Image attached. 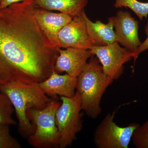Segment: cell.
Listing matches in <instances>:
<instances>
[{
    "mask_svg": "<svg viewBox=\"0 0 148 148\" xmlns=\"http://www.w3.org/2000/svg\"><path fill=\"white\" fill-rule=\"evenodd\" d=\"M35 0L0 9V85L40 83L54 71L58 49L34 14Z\"/></svg>",
    "mask_w": 148,
    "mask_h": 148,
    "instance_id": "cell-1",
    "label": "cell"
},
{
    "mask_svg": "<svg viewBox=\"0 0 148 148\" xmlns=\"http://www.w3.org/2000/svg\"><path fill=\"white\" fill-rule=\"evenodd\" d=\"M114 80L106 75L98 58L92 54L77 77L76 90L81 99L82 110L95 119L101 114V102L104 92Z\"/></svg>",
    "mask_w": 148,
    "mask_h": 148,
    "instance_id": "cell-2",
    "label": "cell"
},
{
    "mask_svg": "<svg viewBox=\"0 0 148 148\" xmlns=\"http://www.w3.org/2000/svg\"><path fill=\"white\" fill-rule=\"evenodd\" d=\"M0 92L10 99L18 120L19 132L23 137L28 138L35 132L36 127L27 117V111L44 109L53 98L44 93L39 83L0 85Z\"/></svg>",
    "mask_w": 148,
    "mask_h": 148,
    "instance_id": "cell-3",
    "label": "cell"
},
{
    "mask_svg": "<svg viewBox=\"0 0 148 148\" xmlns=\"http://www.w3.org/2000/svg\"><path fill=\"white\" fill-rule=\"evenodd\" d=\"M61 104L57 99L53 98L44 109L27 111V117L36 127L35 132L28 138L30 145L36 148H59L60 135L56 114Z\"/></svg>",
    "mask_w": 148,
    "mask_h": 148,
    "instance_id": "cell-4",
    "label": "cell"
},
{
    "mask_svg": "<svg viewBox=\"0 0 148 148\" xmlns=\"http://www.w3.org/2000/svg\"><path fill=\"white\" fill-rule=\"evenodd\" d=\"M61 104L56 114V123L60 135L59 148L72 145L77 134L83 128L81 99L76 91L72 97L61 96Z\"/></svg>",
    "mask_w": 148,
    "mask_h": 148,
    "instance_id": "cell-5",
    "label": "cell"
},
{
    "mask_svg": "<svg viewBox=\"0 0 148 148\" xmlns=\"http://www.w3.org/2000/svg\"><path fill=\"white\" fill-rule=\"evenodd\" d=\"M118 109L107 114L95 128L93 143L98 148H128L132 134L140 125L132 123L125 127L119 126L114 121Z\"/></svg>",
    "mask_w": 148,
    "mask_h": 148,
    "instance_id": "cell-6",
    "label": "cell"
},
{
    "mask_svg": "<svg viewBox=\"0 0 148 148\" xmlns=\"http://www.w3.org/2000/svg\"><path fill=\"white\" fill-rule=\"evenodd\" d=\"M98 58L106 75L117 80L124 72V64L133 58L134 54L117 42L103 46H94L90 49Z\"/></svg>",
    "mask_w": 148,
    "mask_h": 148,
    "instance_id": "cell-7",
    "label": "cell"
},
{
    "mask_svg": "<svg viewBox=\"0 0 148 148\" xmlns=\"http://www.w3.org/2000/svg\"><path fill=\"white\" fill-rule=\"evenodd\" d=\"M82 12L60 30L58 36L60 48L90 49L95 46L88 33Z\"/></svg>",
    "mask_w": 148,
    "mask_h": 148,
    "instance_id": "cell-8",
    "label": "cell"
},
{
    "mask_svg": "<svg viewBox=\"0 0 148 148\" xmlns=\"http://www.w3.org/2000/svg\"><path fill=\"white\" fill-rule=\"evenodd\" d=\"M113 17L117 42L134 54L142 43L138 34L139 22L126 11L119 10Z\"/></svg>",
    "mask_w": 148,
    "mask_h": 148,
    "instance_id": "cell-9",
    "label": "cell"
},
{
    "mask_svg": "<svg viewBox=\"0 0 148 148\" xmlns=\"http://www.w3.org/2000/svg\"><path fill=\"white\" fill-rule=\"evenodd\" d=\"M54 71L58 73L66 72L77 77L84 69L92 54L90 49L68 47L58 49Z\"/></svg>",
    "mask_w": 148,
    "mask_h": 148,
    "instance_id": "cell-10",
    "label": "cell"
},
{
    "mask_svg": "<svg viewBox=\"0 0 148 148\" xmlns=\"http://www.w3.org/2000/svg\"><path fill=\"white\" fill-rule=\"evenodd\" d=\"M34 14L51 44L56 47L60 48L58 38V33L73 18L66 14L55 13L36 6L34 10Z\"/></svg>",
    "mask_w": 148,
    "mask_h": 148,
    "instance_id": "cell-11",
    "label": "cell"
},
{
    "mask_svg": "<svg viewBox=\"0 0 148 148\" xmlns=\"http://www.w3.org/2000/svg\"><path fill=\"white\" fill-rule=\"evenodd\" d=\"M77 83V77L67 73L60 75L53 71L47 79L39 84L48 96L57 99L58 95L73 97L76 92Z\"/></svg>",
    "mask_w": 148,
    "mask_h": 148,
    "instance_id": "cell-12",
    "label": "cell"
},
{
    "mask_svg": "<svg viewBox=\"0 0 148 148\" xmlns=\"http://www.w3.org/2000/svg\"><path fill=\"white\" fill-rule=\"evenodd\" d=\"M82 15L84 18L88 34L95 46H103L116 42L114 30L113 16L109 17L108 23L97 20L93 22L88 17L84 10Z\"/></svg>",
    "mask_w": 148,
    "mask_h": 148,
    "instance_id": "cell-13",
    "label": "cell"
},
{
    "mask_svg": "<svg viewBox=\"0 0 148 148\" xmlns=\"http://www.w3.org/2000/svg\"><path fill=\"white\" fill-rule=\"evenodd\" d=\"M88 2V0H35L38 7L48 10L58 11L73 18L84 10Z\"/></svg>",
    "mask_w": 148,
    "mask_h": 148,
    "instance_id": "cell-14",
    "label": "cell"
},
{
    "mask_svg": "<svg viewBox=\"0 0 148 148\" xmlns=\"http://www.w3.org/2000/svg\"><path fill=\"white\" fill-rule=\"evenodd\" d=\"M14 112L13 105L8 96L0 92V125H16L12 117Z\"/></svg>",
    "mask_w": 148,
    "mask_h": 148,
    "instance_id": "cell-15",
    "label": "cell"
},
{
    "mask_svg": "<svg viewBox=\"0 0 148 148\" xmlns=\"http://www.w3.org/2000/svg\"><path fill=\"white\" fill-rule=\"evenodd\" d=\"M114 6L116 8H128L142 21L144 18H147L148 2H141L138 0H115Z\"/></svg>",
    "mask_w": 148,
    "mask_h": 148,
    "instance_id": "cell-16",
    "label": "cell"
},
{
    "mask_svg": "<svg viewBox=\"0 0 148 148\" xmlns=\"http://www.w3.org/2000/svg\"><path fill=\"white\" fill-rule=\"evenodd\" d=\"M131 140L136 148H148V120L135 129Z\"/></svg>",
    "mask_w": 148,
    "mask_h": 148,
    "instance_id": "cell-17",
    "label": "cell"
},
{
    "mask_svg": "<svg viewBox=\"0 0 148 148\" xmlns=\"http://www.w3.org/2000/svg\"><path fill=\"white\" fill-rule=\"evenodd\" d=\"M21 145L11 135L10 125H0V148H20Z\"/></svg>",
    "mask_w": 148,
    "mask_h": 148,
    "instance_id": "cell-18",
    "label": "cell"
},
{
    "mask_svg": "<svg viewBox=\"0 0 148 148\" xmlns=\"http://www.w3.org/2000/svg\"><path fill=\"white\" fill-rule=\"evenodd\" d=\"M145 32L147 37L145 40L141 43V45L139 46L137 50L134 53L133 58L134 59V66H135L136 60L140 53L148 49V22L145 28Z\"/></svg>",
    "mask_w": 148,
    "mask_h": 148,
    "instance_id": "cell-19",
    "label": "cell"
},
{
    "mask_svg": "<svg viewBox=\"0 0 148 148\" xmlns=\"http://www.w3.org/2000/svg\"><path fill=\"white\" fill-rule=\"evenodd\" d=\"M27 0H1L0 2V9L7 7L15 3H20Z\"/></svg>",
    "mask_w": 148,
    "mask_h": 148,
    "instance_id": "cell-20",
    "label": "cell"
},
{
    "mask_svg": "<svg viewBox=\"0 0 148 148\" xmlns=\"http://www.w3.org/2000/svg\"><path fill=\"white\" fill-rule=\"evenodd\" d=\"M1 0H0V2H1Z\"/></svg>",
    "mask_w": 148,
    "mask_h": 148,
    "instance_id": "cell-21",
    "label": "cell"
}]
</instances>
